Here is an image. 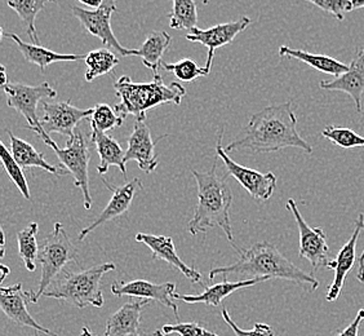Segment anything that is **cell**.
<instances>
[{
	"label": "cell",
	"mask_w": 364,
	"mask_h": 336,
	"mask_svg": "<svg viewBox=\"0 0 364 336\" xmlns=\"http://www.w3.org/2000/svg\"><path fill=\"white\" fill-rule=\"evenodd\" d=\"M286 147H296L308 154L313 153V147L297 131V118L291 101L255 112L245 131L225 150L226 153L237 150L273 153Z\"/></svg>",
	"instance_id": "cell-1"
},
{
	"label": "cell",
	"mask_w": 364,
	"mask_h": 336,
	"mask_svg": "<svg viewBox=\"0 0 364 336\" xmlns=\"http://www.w3.org/2000/svg\"><path fill=\"white\" fill-rule=\"evenodd\" d=\"M237 251L240 253L238 261L231 266L213 268L210 272V280H215L216 275L228 277L229 274H245L252 278L267 277L269 280H291L299 286H308L311 291H316L321 285L313 274L294 266L270 242H257L247 250L237 248Z\"/></svg>",
	"instance_id": "cell-2"
},
{
	"label": "cell",
	"mask_w": 364,
	"mask_h": 336,
	"mask_svg": "<svg viewBox=\"0 0 364 336\" xmlns=\"http://www.w3.org/2000/svg\"><path fill=\"white\" fill-rule=\"evenodd\" d=\"M216 168L218 162H215L210 171L207 172H199L196 169L191 171L198 185V204L188 229L191 236H196L198 233H205L218 226L224 231L231 246L237 250L238 247L234 245L230 221L232 194L224 177H218Z\"/></svg>",
	"instance_id": "cell-3"
},
{
	"label": "cell",
	"mask_w": 364,
	"mask_h": 336,
	"mask_svg": "<svg viewBox=\"0 0 364 336\" xmlns=\"http://www.w3.org/2000/svg\"><path fill=\"white\" fill-rule=\"evenodd\" d=\"M114 90L120 98L114 110L123 120L128 115H134L139 122H145L146 112L155 106L180 105L186 96V90L181 84L172 82L166 85L159 73L154 74L150 83H134L128 75H123L114 83Z\"/></svg>",
	"instance_id": "cell-4"
},
{
	"label": "cell",
	"mask_w": 364,
	"mask_h": 336,
	"mask_svg": "<svg viewBox=\"0 0 364 336\" xmlns=\"http://www.w3.org/2000/svg\"><path fill=\"white\" fill-rule=\"evenodd\" d=\"M114 263H104L80 272H63L50 283L43 296L69 301L77 308L104 307L101 280L106 273L115 271Z\"/></svg>",
	"instance_id": "cell-5"
},
{
	"label": "cell",
	"mask_w": 364,
	"mask_h": 336,
	"mask_svg": "<svg viewBox=\"0 0 364 336\" xmlns=\"http://www.w3.org/2000/svg\"><path fill=\"white\" fill-rule=\"evenodd\" d=\"M36 133L44 141L47 147H50L56 153L61 166L66 168L69 174L73 175L75 187L83 193L85 210H91L93 201H92L91 190H90V175H88L91 150H90V142L85 131L77 127L75 133L71 136L70 139H68V144L65 149L58 147L43 128L36 131Z\"/></svg>",
	"instance_id": "cell-6"
},
{
	"label": "cell",
	"mask_w": 364,
	"mask_h": 336,
	"mask_svg": "<svg viewBox=\"0 0 364 336\" xmlns=\"http://www.w3.org/2000/svg\"><path fill=\"white\" fill-rule=\"evenodd\" d=\"M38 261L42 266L39 288L30 293L31 304H36L50 283L63 272V266L77 261V250L61 223H56L52 233L46 237L39 247Z\"/></svg>",
	"instance_id": "cell-7"
},
{
	"label": "cell",
	"mask_w": 364,
	"mask_h": 336,
	"mask_svg": "<svg viewBox=\"0 0 364 336\" xmlns=\"http://www.w3.org/2000/svg\"><path fill=\"white\" fill-rule=\"evenodd\" d=\"M224 139V127L218 132V141H216V153L218 157L224 162L226 167V174L223 177L232 176L237 182L245 188L248 194L256 201H269L273 196L275 188H277V176L273 172L262 174L257 169L240 166L237 162L232 161L229 153H226L223 147Z\"/></svg>",
	"instance_id": "cell-8"
},
{
	"label": "cell",
	"mask_w": 364,
	"mask_h": 336,
	"mask_svg": "<svg viewBox=\"0 0 364 336\" xmlns=\"http://www.w3.org/2000/svg\"><path fill=\"white\" fill-rule=\"evenodd\" d=\"M3 90L7 95L8 106L21 114L31 131H39L42 123L36 112L38 104L44 98H56V90L48 82H43L38 85L9 82L3 87Z\"/></svg>",
	"instance_id": "cell-9"
},
{
	"label": "cell",
	"mask_w": 364,
	"mask_h": 336,
	"mask_svg": "<svg viewBox=\"0 0 364 336\" xmlns=\"http://www.w3.org/2000/svg\"><path fill=\"white\" fill-rule=\"evenodd\" d=\"M71 12L91 36H96L104 43L106 48L114 49L120 56H136V49L124 48L112 33V16L117 12V0H104L101 7L93 11L73 7Z\"/></svg>",
	"instance_id": "cell-10"
},
{
	"label": "cell",
	"mask_w": 364,
	"mask_h": 336,
	"mask_svg": "<svg viewBox=\"0 0 364 336\" xmlns=\"http://www.w3.org/2000/svg\"><path fill=\"white\" fill-rule=\"evenodd\" d=\"M287 210L292 212L299 228V234H300L299 256L301 259L308 260L314 271H318L321 268H328L331 259H329V247L326 233L321 228H311L305 221L294 198L288 199Z\"/></svg>",
	"instance_id": "cell-11"
},
{
	"label": "cell",
	"mask_w": 364,
	"mask_h": 336,
	"mask_svg": "<svg viewBox=\"0 0 364 336\" xmlns=\"http://www.w3.org/2000/svg\"><path fill=\"white\" fill-rule=\"evenodd\" d=\"M42 128L46 132L58 133L70 139L77 131L82 120H88L93 112V107L79 109L71 105L70 100L60 103H43Z\"/></svg>",
	"instance_id": "cell-12"
},
{
	"label": "cell",
	"mask_w": 364,
	"mask_h": 336,
	"mask_svg": "<svg viewBox=\"0 0 364 336\" xmlns=\"http://www.w3.org/2000/svg\"><path fill=\"white\" fill-rule=\"evenodd\" d=\"M112 293L118 298L129 296V298H140L145 300L158 301L161 305L172 309L175 312L176 318L180 321L178 307L173 301L176 285L172 282L153 283L146 280H118L112 283Z\"/></svg>",
	"instance_id": "cell-13"
},
{
	"label": "cell",
	"mask_w": 364,
	"mask_h": 336,
	"mask_svg": "<svg viewBox=\"0 0 364 336\" xmlns=\"http://www.w3.org/2000/svg\"><path fill=\"white\" fill-rule=\"evenodd\" d=\"M250 25H251V19L247 16H242L237 21L220 23L207 30L199 28H193L186 36V39L190 42L200 43L204 47L208 48V57L204 68L210 73V68L215 58V51L232 43V41L240 33H243Z\"/></svg>",
	"instance_id": "cell-14"
},
{
	"label": "cell",
	"mask_w": 364,
	"mask_h": 336,
	"mask_svg": "<svg viewBox=\"0 0 364 336\" xmlns=\"http://www.w3.org/2000/svg\"><path fill=\"white\" fill-rule=\"evenodd\" d=\"M104 184L109 189L112 190V199L109 201V204L102 210V212L93 220V223L79 233L77 241H80V242L85 241L92 231L97 229L98 226L106 224L112 220H115L118 217L124 216L134 202V198L137 194V191L144 188L139 177H134L132 182H128L122 187H114L105 179H104Z\"/></svg>",
	"instance_id": "cell-15"
},
{
	"label": "cell",
	"mask_w": 364,
	"mask_h": 336,
	"mask_svg": "<svg viewBox=\"0 0 364 336\" xmlns=\"http://www.w3.org/2000/svg\"><path fill=\"white\" fill-rule=\"evenodd\" d=\"M363 229L364 214L360 212L355 220V226H354V231H353L350 238L348 239V242L341 247V250L337 253L336 259L331 260V263H329V269H335V277H333V280H332L327 295H326V300H337L341 294V290L346 282V277L355 266L358 238Z\"/></svg>",
	"instance_id": "cell-16"
},
{
	"label": "cell",
	"mask_w": 364,
	"mask_h": 336,
	"mask_svg": "<svg viewBox=\"0 0 364 336\" xmlns=\"http://www.w3.org/2000/svg\"><path fill=\"white\" fill-rule=\"evenodd\" d=\"M28 303H31L30 291H23L22 283H16L9 288H0V308L11 321L20 326L41 331L46 335L58 336L41 323L36 322L33 315L28 313Z\"/></svg>",
	"instance_id": "cell-17"
},
{
	"label": "cell",
	"mask_w": 364,
	"mask_h": 336,
	"mask_svg": "<svg viewBox=\"0 0 364 336\" xmlns=\"http://www.w3.org/2000/svg\"><path fill=\"white\" fill-rule=\"evenodd\" d=\"M124 161L126 163L129 161L137 162L141 171H144L147 175L154 172L158 167L159 162L155 154V141L145 122H134V131L128 137Z\"/></svg>",
	"instance_id": "cell-18"
},
{
	"label": "cell",
	"mask_w": 364,
	"mask_h": 336,
	"mask_svg": "<svg viewBox=\"0 0 364 336\" xmlns=\"http://www.w3.org/2000/svg\"><path fill=\"white\" fill-rule=\"evenodd\" d=\"M134 239L140 243L147 246L151 253L153 260H163L169 266H173L177 271H180L188 280L193 283H200L202 282V274L198 272L194 268L188 266L185 261L180 259L176 251L175 242L172 237L167 236H154L147 233H137Z\"/></svg>",
	"instance_id": "cell-19"
},
{
	"label": "cell",
	"mask_w": 364,
	"mask_h": 336,
	"mask_svg": "<svg viewBox=\"0 0 364 336\" xmlns=\"http://www.w3.org/2000/svg\"><path fill=\"white\" fill-rule=\"evenodd\" d=\"M319 85L327 91L348 93L353 98L357 112H363L364 48L357 51L355 57L349 65V70L333 80H323Z\"/></svg>",
	"instance_id": "cell-20"
},
{
	"label": "cell",
	"mask_w": 364,
	"mask_h": 336,
	"mask_svg": "<svg viewBox=\"0 0 364 336\" xmlns=\"http://www.w3.org/2000/svg\"><path fill=\"white\" fill-rule=\"evenodd\" d=\"M223 277H224V280L221 283H216L210 288H205L202 294L181 295L175 293L173 299L185 301L188 304H205L210 307H218V305H221L225 298L230 296L232 293L242 290V288H252V286L269 280L267 277H259V278H248V280H237V282H229L226 275H223Z\"/></svg>",
	"instance_id": "cell-21"
},
{
	"label": "cell",
	"mask_w": 364,
	"mask_h": 336,
	"mask_svg": "<svg viewBox=\"0 0 364 336\" xmlns=\"http://www.w3.org/2000/svg\"><path fill=\"white\" fill-rule=\"evenodd\" d=\"M151 301L141 299L127 303L106 321L104 336L140 335L141 315Z\"/></svg>",
	"instance_id": "cell-22"
},
{
	"label": "cell",
	"mask_w": 364,
	"mask_h": 336,
	"mask_svg": "<svg viewBox=\"0 0 364 336\" xmlns=\"http://www.w3.org/2000/svg\"><path fill=\"white\" fill-rule=\"evenodd\" d=\"M91 142L95 144L100 155V164L97 172L100 175H105L112 166L119 168L122 175L127 176L126 152L120 147L119 142L107 133L101 132L91 127Z\"/></svg>",
	"instance_id": "cell-23"
},
{
	"label": "cell",
	"mask_w": 364,
	"mask_h": 336,
	"mask_svg": "<svg viewBox=\"0 0 364 336\" xmlns=\"http://www.w3.org/2000/svg\"><path fill=\"white\" fill-rule=\"evenodd\" d=\"M9 140H11V153L14 155L16 162L21 166L22 169L26 168H42L49 174L56 176L69 175V171L63 166H53L44 158V154L39 153L36 147L28 144L20 137H17L11 130H7Z\"/></svg>",
	"instance_id": "cell-24"
},
{
	"label": "cell",
	"mask_w": 364,
	"mask_h": 336,
	"mask_svg": "<svg viewBox=\"0 0 364 336\" xmlns=\"http://www.w3.org/2000/svg\"><path fill=\"white\" fill-rule=\"evenodd\" d=\"M9 39H12L18 51L21 52L23 58L30 63H34L36 66L41 68V70L44 73L47 70L49 65L55 63H65V61H80L85 60L87 55H63V53H57L55 51L47 49L43 46H36L33 43H26L22 41L20 36L14 33H8L4 34Z\"/></svg>",
	"instance_id": "cell-25"
},
{
	"label": "cell",
	"mask_w": 364,
	"mask_h": 336,
	"mask_svg": "<svg viewBox=\"0 0 364 336\" xmlns=\"http://www.w3.org/2000/svg\"><path fill=\"white\" fill-rule=\"evenodd\" d=\"M279 56L299 60L316 70L322 71L324 74H328L335 78H338L340 75H343V73L349 70V65L341 63L333 57L310 53V52L302 51V49H292L287 46L280 47Z\"/></svg>",
	"instance_id": "cell-26"
},
{
	"label": "cell",
	"mask_w": 364,
	"mask_h": 336,
	"mask_svg": "<svg viewBox=\"0 0 364 336\" xmlns=\"http://www.w3.org/2000/svg\"><path fill=\"white\" fill-rule=\"evenodd\" d=\"M172 38L166 31H153L146 36V41L141 46L140 49H136V56L140 57L142 63L147 69L154 74L159 73L161 66V57L168 49Z\"/></svg>",
	"instance_id": "cell-27"
},
{
	"label": "cell",
	"mask_w": 364,
	"mask_h": 336,
	"mask_svg": "<svg viewBox=\"0 0 364 336\" xmlns=\"http://www.w3.org/2000/svg\"><path fill=\"white\" fill-rule=\"evenodd\" d=\"M47 1L48 0H7L8 7L12 8L18 14L26 28L28 38L36 46H41V39L36 28V16L44 9Z\"/></svg>",
	"instance_id": "cell-28"
},
{
	"label": "cell",
	"mask_w": 364,
	"mask_h": 336,
	"mask_svg": "<svg viewBox=\"0 0 364 336\" xmlns=\"http://www.w3.org/2000/svg\"><path fill=\"white\" fill-rule=\"evenodd\" d=\"M85 61L88 68L85 73L87 82H93L96 78L109 74L119 65V58L107 48L91 51L90 53H87Z\"/></svg>",
	"instance_id": "cell-29"
},
{
	"label": "cell",
	"mask_w": 364,
	"mask_h": 336,
	"mask_svg": "<svg viewBox=\"0 0 364 336\" xmlns=\"http://www.w3.org/2000/svg\"><path fill=\"white\" fill-rule=\"evenodd\" d=\"M38 231H39L38 223H30L25 229H22L17 234L18 253L28 272H36V261L39 255V245L36 239Z\"/></svg>",
	"instance_id": "cell-30"
},
{
	"label": "cell",
	"mask_w": 364,
	"mask_h": 336,
	"mask_svg": "<svg viewBox=\"0 0 364 336\" xmlns=\"http://www.w3.org/2000/svg\"><path fill=\"white\" fill-rule=\"evenodd\" d=\"M169 14V28L175 30H193L198 28V9L194 0H172Z\"/></svg>",
	"instance_id": "cell-31"
},
{
	"label": "cell",
	"mask_w": 364,
	"mask_h": 336,
	"mask_svg": "<svg viewBox=\"0 0 364 336\" xmlns=\"http://www.w3.org/2000/svg\"><path fill=\"white\" fill-rule=\"evenodd\" d=\"M0 159H1L3 166H4V169L7 171L8 176L14 182V185L21 191L22 196L30 201L31 194H30V189H28V180L23 175V169L16 162L11 150H8V147L1 141H0Z\"/></svg>",
	"instance_id": "cell-32"
},
{
	"label": "cell",
	"mask_w": 364,
	"mask_h": 336,
	"mask_svg": "<svg viewBox=\"0 0 364 336\" xmlns=\"http://www.w3.org/2000/svg\"><path fill=\"white\" fill-rule=\"evenodd\" d=\"M321 135L327 140L333 142L337 147H343V149L364 147V137L346 127H324Z\"/></svg>",
	"instance_id": "cell-33"
},
{
	"label": "cell",
	"mask_w": 364,
	"mask_h": 336,
	"mask_svg": "<svg viewBox=\"0 0 364 336\" xmlns=\"http://www.w3.org/2000/svg\"><path fill=\"white\" fill-rule=\"evenodd\" d=\"M88 120L91 122V127L105 133L122 126V123L124 122L112 106L107 104H97L95 106L93 112Z\"/></svg>",
	"instance_id": "cell-34"
},
{
	"label": "cell",
	"mask_w": 364,
	"mask_h": 336,
	"mask_svg": "<svg viewBox=\"0 0 364 336\" xmlns=\"http://www.w3.org/2000/svg\"><path fill=\"white\" fill-rule=\"evenodd\" d=\"M161 68L166 71L175 74L182 82H193L198 78L207 77L210 71L205 68H199L198 63L190 58H183L175 63H161Z\"/></svg>",
	"instance_id": "cell-35"
},
{
	"label": "cell",
	"mask_w": 364,
	"mask_h": 336,
	"mask_svg": "<svg viewBox=\"0 0 364 336\" xmlns=\"http://www.w3.org/2000/svg\"><path fill=\"white\" fill-rule=\"evenodd\" d=\"M308 1L313 3L326 14H332L338 21H343L345 14L353 11L351 0H308Z\"/></svg>",
	"instance_id": "cell-36"
},
{
	"label": "cell",
	"mask_w": 364,
	"mask_h": 336,
	"mask_svg": "<svg viewBox=\"0 0 364 336\" xmlns=\"http://www.w3.org/2000/svg\"><path fill=\"white\" fill-rule=\"evenodd\" d=\"M163 332L168 334H178L180 336H218L196 322H178L176 325H164Z\"/></svg>",
	"instance_id": "cell-37"
},
{
	"label": "cell",
	"mask_w": 364,
	"mask_h": 336,
	"mask_svg": "<svg viewBox=\"0 0 364 336\" xmlns=\"http://www.w3.org/2000/svg\"><path fill=\"white\" fill-rule=\"evenodd\" d=\"M221 315L224 318L225 322L230 326V329L234 331L237 336H274V330L267 325V323H255V327L252 330H243L238 327V325L231 320L230 315L228 309H223Z\"/></svg>",
	"instance_id": "cell-38"
},
{
	"label": "cell",
	"mask_w": 364,
	"mask_h": 336,
	"mask_svg": "<svg viewBox=\"0 0 364 336\" xmlns=\"http://www.w3.org/2000/svg\"><path fill=\"white\" fill-rule=\"evenodd\" d=\"M364 320V309H359L358 310L355 318L351 321L349 326H346L345 329L340 330L338 332H336L333 336H358L359 335V327H360V323Z\"/></svg>",
	"instance_id": "cell-39"
},
{
	"label": "cell",
	"mask_w": 364,
	"mask_h": 336,
	"mask_svg": "<svg viewBox=\"0 0 364 336\" xmlns=\"http://www.w3.org/2000/svg\"><path fill=\"white\" fill-rule=\"evenodd\" d=\"M357 278L359 282L364 283V248L363 252L359 256V260H358Z\"/></svg>",
	"instance_id": "cell-40"
},
{
	"label": "cell",
	"mask_w": 364,
	"mask_h": 336,
	"mask_svg": "<svg viewBox=\"0 0 364 336\" xmlns=\"http://www.w3.org/2000/svg\"><path fill=\"white\" fill-rule=\"evenodd\" d=\"M82 4H85L87 7L93 8V9H97L101 7L102 1L104 0H79Z\"/></svg>",
	"instance_id": "cell-41"
},
{
	"label": "cell",
	"mask_w": 364,
	"mask_h": 336,
	"mask_svg": "<svg viewBox=\"0 0 364 336\" xmlns=\"http://www.w3.org/2000/svg\"><path fill=\"white\" fill-rule=\"evenodd\" d=\"M0 269H1V272H3V273H1V278H0V285H3V282L7 278L8 274L11 273V269H9L6 264H1Z\"/></svg>",
	"instance_id": "cell-42"
},
{
	"label": "cell",
	"mask_w": 364,
	"mask_h": 336,
	"mask_svg": "<svg viewBox=\"0 0 364 336\" xmlns=\"http://www.w3.org/2000/svg\"><path fill=\"white\" fill-rule=\"evenodd\" d=\"M0 71H1L0 82H1V85L4 87L6 84L9 83V82L7 80V70H6V66H4V65H1V66H0Z\"/></svg>",
	"instance_id": "cell-43"
},
{
	"label": "cell",
	"mask_w": 364,
	"mask_h": 336,
	"mask_svg": "<svg viewBox=\"0 0 364 336\" xmlns=\"http://www.w3.org/2000/svg\"><path fill=\"white\" fill-rule=\"evenodd\" d=\"M351 6H353V11L364 8V0H351Z\"/></svg>",
	"instance_id": "cell-44"
},
{
	"label": "cell",
	"mask_w": 364,
	"mask_h": 336,
	"mask_svg": "<svg viewBox=\"0 0 364 336\" xmlns=\"http://www.w3.org/2000/svg\"><path fill=\"white\" fill-rule=\"evenodd\" d=\"M80 336H97L96 334H93L91 332V330L88 329V327H83L82 331H80Z\"/></svg>",
	"instance_id": "cell-45"
},
{
	"label": "cell",
	"mask_w": 364,
	"mask_h": 336,
	"mask_svg": "<svg viewBox=\"0 0 364 336\" xmlns=\"http://www.w3.org/2000/svg\"><path fill=\"white\" fill-rule=\"evenodd\" d=\"M153 336H167L164 332H163V330H155L154 332H153Z\"/></svg>",
	"instance_id": "cell-46"
},
{
	"label": "cell",
	"mask_w": 364,
	"mask_h": 336,
	"mask_svg": "<svg viewBox=\"0 0 364 336\" xmlns=\"http://www.w3.org/2000/svg\"><path fill=\"white\" fill-rule=\"evenodd\" d=\"M210 0H203V4H208L210 3Z\"/></svg>",
	"instance_id": "cell-47"
},
{
	"label": "cell",
	"mask_w": 364,
	"mask_h": 336,
	"mask_svg": "<svg viewBox=\"0 0 364 336\" xmlns=\"http://www.w3.org/2000/svg\"><path fill=\"white\" fill-rule=\"evenodd\" d=\"M48 1H52V3H56V0H48Z\"/></svg>",
	"instance_id": "cell-48"
}]
</instances>
